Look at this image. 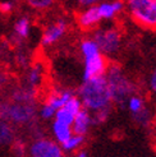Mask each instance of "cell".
Listing matches in <instances>:
<instances>
[{
	"label": "cell",
	"instance_id": "obj_1",
	"mask_svg": "<svg viewBox=\"0 0 156 157\" xmlns=\"http://www.w3.org/2000/svg\"><path fill=\"white\" fill-rule=\"evenodd\" d=\"M76 95L81 100L83 109L88 110L91 114L113 107L105 75L92 78L88 81H82Z\"/></svg>",
	"mask_w": 156,
	"mask_h": 157
},
{
	"label": "cell",
	"instance_id": "obj_2",
	"mask_svg": "<svg viewBox=\"0 0 156 157\" xmlns=\"http://www.w3.org/2000/svg\"><path fill=\"white\" fill-rule=\"evenodd\" d=\"M105 78L107 82L113 105L124 107L128 97L138 92L137 83L115 61L109 63L107 69L105 72Z\"/></svg>",
	"mask_w": 156,
	"mask_h": 157
},
{
	"label": "cell",
	"instance_id": "obj_3",
	"mask_svg": "<svg viewBox=\"0 0 156 157\" xmlns=\"http://www.w3.org/2000/svg\"><path fill=\"white\" fill-rule=\"evenodd\" d=\"M80 52L83 61L82 81H88L96 77L105 75L109 59L101 52L91 36L83 37L80 42Z\"/></svg>",
	"mask_w": 156,
	"mask_h": 157
},
{
	"label": "cell",
	"instance_id": "obj_4",
	"mask_svg": "<svg viewBox=\"0 0 156 157\" xmlns=\"http://www.w3.org/2000/svg\"><path fill=\"white\" fill-rule=\"evenodd\" d=\"M92 40L96 42L99 50L107 59H115L123 48V33L120 28L107 22V25H100L91 31Z\"/></svg>",
	"mask_w": 156,
	"mask_h": 157
},
{
	"label": "cell",
	"instance_id": "obj_5",
	"mask_svg": "<svg viewBox=\"0 0 156 157\" xmlns=\"http://www.w3.org/2000/svg\"><path fill=\"white\" fill-rule=\"evenodd\" d=\"M126 10L136 25L156 29V0H124Z\"/></svg>",
	"mask_w": 156,
	"mask_h": 157
},
{
	"label": "cell",
	"instance_id": "obj_6",
	"mask_svg": "<svg viewBox=\"0 0 156 157\" xmlns=\"http://www.w3.org/2000/svg\"><path fill=\"white\" fill-rule=\"evenodd\" d=\"M36 116L33 102L0 104V119L10 120L15 124H28Z\"/></svg>",
	"mask_w": 156,
	"mask_h": 157
},
{
	"label": "cell",
	"instance_id": "obj_7",
	"mask_svg": "<svg viewBox=\"0 0 156 157\" xmlns=\"http://www.w3.org/2000/svg\"><path fill=\"white\" fill-rule=\"evenodd\" d=\"M31 157H64L59 143L48 138H38L29 147Z\"/></svg>",
	"mask_w": 156,
	"mask_h": 157
},
{
	"label": "cell",
	"instance_id": "obj_8",
	"mask_svg": "<svg viewBox=\"0 0 156 157\" xmlns=\"http://www.w3.org/2000/svg\"><path fill=\"white\" fill-rule=\"evenodd\" d=\"M68 29H69V23L67 19L64 18L55 19L45 28L41 37V45L45 46V48L55 45L67 35Z\"/></svg>",
	"mask_w": 156,
	"mask_h": 157
},
{
	"label": "cell",
	"instance_id": "obj_9",
	"mask_svg": "<svg viewBox=\"0 0 156 157\" xmlns=\"http://www.w3.org/2000/svg\"><path fill=\"white\" fill-rule=\"evenodd\" d=\"M76 22L82 31H93L101 25L103 19H101L97 12L96 5H91V6L81 8V10L77 13Z\"/></svg>",
	"mask_w": 156,
	"mask_h": 157
},
{
	"label": "cell",
	"instance_id": "obj_10",
	"mask_svg": "<svg viewBox=\"0 0 156 157\" xmlns=\"http://www.w3.org/2000/svg\"><path fill=\"white\" fill-rule=\"evenodd\" d=\"M97 12L103 21L113 22L126 10V3L124 0H104L96 4Z\"/></svg>",
	"mask_w": 156,
	"mask_h": 157
},
{
	"label": "cell",
	"instance_id": "obj_11",
	"mask_svg": "<svg viewBox=\"0 0 156 157\" xmlns=\"http://www.w3.org/2000/svg\"><path fill=\"white\" fill-rule=\"evenodd\" d=\"M93 125L92 120V114L86 109H82L74 117V120L72 123V132L73 134H80L84 136L90 132L91 127Z\"/></svg>",
	"mask_w": 156,
	"mask_h": 157
},
{
	"label": "cell",
	"instance_id": "obj_12",
	"mask_svg": "<svg viewBox=\"0 0 156 157\" xmlns=\"http://www.w3.org/2000/svg\"><path fill=\"white\" fill-rule=\"evenodd\" d=\"M74 95H76V93L72 90H68V88L54 91L53 93H50V95H49V97L46 98L45 104H48L50 107H53L57 111V110H59L61 106H64Z\"/></svg>",
	"mask_w": 156,
	"mask_h": 157
},
{
	"label": "cell",
	"instance_id": "obj_13",
	"mask_svg": "<svg viewBox=\"0 0 156 157\" xmlns=\"http://www.w3.org/2000/svg\"><path fill=\"white\" fill-rule=\"evenodd\" d=\"M51 132H53L54 138H55V142L59 143V144L64 143L65 140L73 134L71 125H67V124L60 123V121H58V120H54V121H53Z\"/></svg>",
	"mask_w": 156,
	"mask_h": 157
},
{
	"label": "cell",
	"instance_id": "obj_14",
	"mask_svg": "<svg viewBox=\"0 0 156 157\" xmlns=\"http://www.w3.org/2000/svg\"><path fill=\"white\" fill-rule=\"evenodd\" d=\"M42 77H44V69L40 64H35L33 67H31L27 74V87L36 90L42 83Z\"/></svg>",
	"mask_w": 156,
	"mask_h": 157
},
{
	"label": "cell",
	"instance_id": "obj_15",
	"mask_svg": "<svg viewBox=\"0 0 156 157\" xmlns=\"http://www.w3.org/2000/svg\"><path fill=\"white\" fill-rule=\"evenodd\" d=\"M146 100L142 95H139V93H135V95H132L131 97H128V100L126 101V105L124 107L128 109V111L131 113V115L133 116L136 114H138L141 110L146 106Z\"/></svg>",
	"mask_w": 156,
	"mask_h": 157
},
{
	"label": "cell",
	"instance_id": "obj_16",
	"mask_svg": "<svg viewBox=\"0 0 156 157\" xmlns=\"http://www.w3.org/2000/svg\"><path fill=\"white\" fill-rule=\"evenodd\" d=\"M29 31H31V22L27 17H22L19 18L14 25V33L17 36L18 40H23L29 36Z\"/></svg>",
	"mask_w": 156,
	"mask_h": 157
},
{
	"label": "cell",
	"instance_id": "obj_17",
	"mask_svg": "<svg viewBox=\"0 0 156 157\" xmlns=\"http://www.w3.org/2000/svg\"><path fill=\"white\" fill-rule=\"evenodd\" d=\"M84 136H80V134H72L64 143H61L60 147L63 152H74L80 148L83 143H84Z\"/></svg>",
	"mask_w": 156,
	"mask_h": 157
},
{
	"label": "cell",
	"instance_id": "obj_18",
	"mask_svg": "<svg viewBox=\"0 0 156 157\" xmlns=\"http://www.w3.org/2000/svg\"><path fill=\"white\" fill-rule=\"evenodd\" d=\"M152 119H154V111L149 105H146L138 114L133 115V120L141 127H147L152 121Z\"/></svg>",
	"mask_w": 156,
	"mask_h": 157
},
{
	"label": "cell",
	"instance_id": "obj_19",
	"mask_svg": "<svg viewBox=\"0 0 156 157\" xmlns=\"http://www.w3.org/2000/svg\"><path fill=\"white\" fill-rule=\"evenodd\" d=\"M13 140V129L4 119H0V146L8 144Z\"/></svg>",
	"mask_w": 156,
	"mask_h": 157
},
{
	"label": "cell",
	"instance_id": "obj_20",
	"mask_svg": "<svg viewBox=\"0 0 156 157\" xmlns=\"http://www.w3.org/2000/svg\"><path fill=\"white\" fill-rule=\"evenodd\" d=\"M74 117H76V115L73 113H71L64 106H61L59 110H57L55 115H54V120H58L60 123H64V124L71 125V127H72V123L74 120Z\"/></svg>",
	"mask_w": 156,
	"mask_h": 157
},
{
	"label": "cell",
	"instance_id": "obj_21",
	"mask_svg": "<svg viewBox=\"0 0 156 157\" xmlns=\"http://www.w3.org/2000/svg\"><path fill=\"white\" fill-rule=\"evenodd\" d=\"M26 2L35 10H48L54 5L55 0H26Z\"/></svg>",
	"mask_w": 156,
	"mask_h": 157
},
{
	"label": "cell",
	"instance_id": "obj_22",
	"mask_svg": "<svg viewBox=\"0 0 156 157\" xmlns=\"http://www.w3.org/2000/svg\"><path fill=\"white\" fill-rule=\"evenodd\" d=\"M111 113V109H104V110H100L97 113H93L92 114V120L93 124H103L107 120V117L110 116Z\"/></svg>",
	"mask_w": 156,
	"mask_h": 157
},
{
	"label": "cell",
	"instance_id": "obj_23",
	"mask_svg": "<svg viewBox=\"0 0 156 157\" xmlns=\"http://www.w3.org/2000/svg\"><path fill=\"white\" fill-rule=\"evenodd\" d=\"M147 90L151 93V96L156 98V65L152 68L149 77H147Z\"/></svg>",
	"mask_w": 156,
	"mask_h": 157
},
{
	"label": "cell",
	"instance_id": "obj_24",
	"mask_svg": "<svg viewBox=\"0 0 156 157\" xmlns=\"http://www.w3.org/2000/svg\"><path fill=\"white\" fill-rule=\"evenodd\" d=\"M55 110H54L53 107H50L48 104H42L41 109H40V111H38V114H40V116L42 117L44 120H50L54 117V115H55Z\"/></svg>",
	"mask_w": 156,
	"mask_h": 157
},
{
	"label": "cell",
	"instance_id": "obj_25",
	"mask_svg": "<svg viewBox=\"0 0 156 157\" xmlns=\"http://www.w3.org/2000/svg\"><path fill=\"white\" fill-rule=\"evenodd\" d=\"M76 4L81 8H86V6H91V5H96L104 0H74Z\"/></svg>",
	"mask_w": 156,
	"mask_h": 157
},
{
	"label": "cell",
	"instance_id": "obj_26",
	"mask_svg": "<svg viewBox=\"0 0 156 157\" xmlns=\"http://www.w3.org/2000/svg\"><path fill=\"white\" fill-rule=\"evenodd\" d=\"M12 9H13V4L10 2H4L0 4V10L3 13H10Z\"/></svg>",
	"mask_w": 156,
	"mask_h": 157
},
{
	"label": "cell",
	"instance_id": "obj_27",
	"mask_svg": "<svg viewBox=\"0 0 156 157\" xmlns=\"http://www.w3.org/2000/svg\"><path fill=\"white\" fill-rule=\"evenodd\" d=\"M76 157H88V153H87V151H84V150H80L77 152Z\"/></svg>",
	"mask_w": 156,
	"mask_h": 157
},
{
	"label": "cell",
	"instance_id": "obj_28",
	"mask_svg": "<svg viewBox=\"0 0 156 157\" xmlns=\"http://www.w3.org/2000/svg\"><path fill=\"white\" fill-rule=\"evenodd\" d=\"M5 82H6V75L3 72H0V87H2L3 84H5Z\"/></svg>",
	"mask_w": 156,
	"mask_h": 157
}]
</instances>
